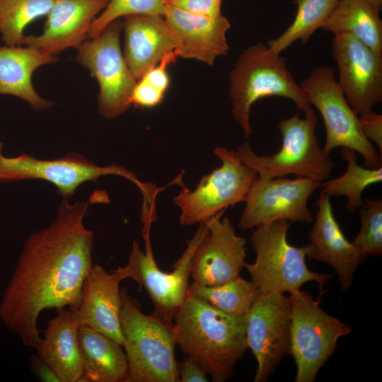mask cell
Masks as SVG:
<instances>
[{
	"mask_svg": "<svg viewBox=\"0 0 382 382\" xmlns=\"http://www.w3.org/2000/svg\"><path fill=\"white\" fill-rule=\"evenodd\" d=\"M88 202L63 199L53 221L30 235L0 302V318L25 347L37 349L45 309L75 311L93 265L94 235L86 228Z\"/></svg>",
	"mask_w": 382,
	"mask_h": 382,
	"instance_id": "6da1fadb",
	"label": "cell"
},
{
	"mask_svg": "<svg viewBox=\"0 0 382 382\" xmlns=\"http://www.w3.org/2000/svg\"><path fill=\"white\" fill-rule=\"evenodd\" d=\"M177 345L215 382L233 375L248 348L245 316L224 313L207 301L188 296L173 319Z\"/></svg>",
	"mask_w": 382,
	"mask_h": 382,
	"instance_id": "7a4b0ae2",
	"label": "cell"
},
{
	"mask_svg": "<svg viewBox=\"0 0 382 382\" xmlns=\"http://www.w3.org/2000/svg\"><path fill=\"white\" fill-rule=\"evenodd\" d=\"M120 319L129 369L127 382H179L173 323L154 312L144 314L126 287L120 289Z\"/></svg>",
	"mask_w": 382,
	"mask_h": 382,
	"instance_id": "3957f363",
	"label": "cell"
},
{
	"mask_svg": "<svg viewBox=\"0 0 382 382\" xmlns=\"http://www.w3.org/2000/svg\"><path fill=\"white\" fill-rule=\"evenodd\" d=\"M280 54L258 42L243 51L229 74L232 115L245 137L253 132L250 124L251 107L263 98H288L303 111L310 107L305 93Z\"/></svg>",
	"mask_w": 382,
	"mask_h": 382,
	"instance_id": "277c9868",
	"label": "cell"
},
{
	"mask_svg": "<svg viewBox=\"0 0 382 382\" xmlns=\"http://www.w3.org/2000/svg\"><path fill=\"white\" fill-rule=\"evenodd\" d=\"M303 112L305 118L296 113L278 123L282 141L276 154L257 155L248 141L238 147L236 151L238 157L256 172L257 177L272 179L293 174L320 183L328 179L335 164L318 140L316 112L311 106Z\"/></svg>",
	"mask_w": 382,
	"mask_h": 382,
	"instance_id": "5b68a950",
	"label": "cell"
},
{
	"mask_svg": "<svg viewBox=\"0 0 382 382\" xmlns=\"http://www.w3.org/2000/svg\"><path fill=\"white\" fill-rule=\"evenodd\" d=\"M155 219L154 212L149 209L141 211L145 252L141 250L138 243L134 241L128 263L122 268L127 279L135 281L140 290L143 287L146 290L154 306V313L173 323L175 313L189 295V279L193 257L209 233L211 219L199 224L195 235L187 241L184 252L173 265L170 272L161 271L154 257L150 228Z\"/></svg>",
	"mask_w": 382,
	"mask_h": 382,
	"instance_id": "8992f818",
	"label": "cell"
},
{
	"mask_svg": "<svg viewBox=\"0 0 382 382\" xmlns=\"http://www.w3.org/2000/svg\"><path fill=\"white\" fill-rule=\"evenodd\" d=\"M291 223L277 220L256 227L250 243L256 254L252 264H245L251 282L262 294L300 290L303 284L316 282L322 290L332 274L311 271L306 263V245L296 247L287 241Z\"/></svg>",
	"mask_w": 382,
	"mask_h": 382,
	"instance_id": "52a82bcc",
	"label": "cell"
},
{
	"mask_svg": "<svg viewBox=\"0 0 382 382\" xmlns=\"http://www.w3.org/2000/svg\"><path fill=\"white\" fill-rule=\"evenodd\" d=\"M289 354L296 366L295 382H313L337 347V340L352 328L327 313L308 291L290 294Z\"/></svg>",
	"mask_w": 382,
	"mask_h": 382,
	"instance_id": "ba28073f",
	"label": "cell"
},
{
	"mask_svg": "<svg viewBox=\"0 0 382 382\" xmlns=\"http://www.w3.org/2000/svg\"><path fill=\"white\" fill-rule=\"evenodd\" d=\"M214 154L221 166L203 176L193 190L180 185L182 190L173 198L180 209V224L194 225L209 220L226 208L245 202L257 174L245 164L236 151L217 147Z\"/></svg>",
	"mask_w": 382,
	"mask_h": 382,
	"instance_id": "9c48e42d",
	"label": "cell"
},
{
	"mask_svg": "<svg viewBox=\"0 0 382 382\" xmlns=\"http://www.w3.org/2000/svg\"><path fill=\"white\" fill-rule=\"evenodd\" d=\"M123 177L134 183L147 202L153 201L160 189L141 182L136 175L125 166L112 163L100 166L76 153L52 160L36 158L27 154L16 157L2 156L0 161V181L42 180L52 183L63 199L72 197L83 183L97 180L105 175Z\"/></svg>",
	"mask_w": 382,
	"mask_h": 382,
	"instance_id": "30bf717a",
	"label": "cell"
},
{
	"mask_svg": "<svg viewBox=\"0 0 382 382\" xmlns=\"http://www.w3.org/2000/svg\"><path fill=\"white\" fill-rule=\"evenodd\" d=\"M300 86L323 119L326 137L323 149L326 154L337 147L349 148L362 156L366 168L381 166V156L361 132L359 115L348 103L331 67L313 68Z\"/></svg>",
	"mask_w": 382,
	"mask_h": 382,
	"instance_id": "8fae6325",
	"label": "cell"
},
{
	"mask_svg": "<svg viewBox=\"0 0 382 382\" xmlns=\"http://www.w3.org/2000/svg\"><path fill=\"white\" fill-rule=\"evenodd\" d=\"M122 28V22L115 20L77 48L76 61L98 82V112L108 119L117 117L129 108L137 83L120 49Z\"/></svg>",
	"mask_w": 382,
	"mask_h": 382,
	"instance_id": "7c38bea8",
	"label": "cell"
},
{
	"mask_svg": "<svg viewBox=\"0 0 382 382\" xmlns=\"http://www.w3.org/2000/svg\"><path fill=\"white\" fill-rule=\"evenodd\" d=\"M247 345L255 357V382H265L289 354L290 301L277 291L260 294L245 315Z\"/></svg>",
	"mask_w": 382,
	"mask_h": 382,
	"instance_id": "4fadbf2b",
	"label": "cell"
},
{
	"mask_svg": "<svg viewBox=\"0 0 382 382\" xmlns=\"http://www.w3.org/2000/svg\"><path fill=\"white\" fill-rule=\"evenodd\" d=\"M320 185V182L300 177H257L238 227L246 230L277 220L312 223L314 217L308 200Z\"/></svg>",
	"mask_w": 382,
	"mask_h": 382,
	"instance_id": "5bb4252c",
	"label": "cell"
},
{
	"mask_svg": "<svg viewBox=\"0 0 382 382\" xmlns=\"http://www.w3.org/2000/svg\"><path fill=\"white\" fill-rule=\"evenodd\" d=\"M332 54L340 86L359 115L382 101V57L348 33L335 34Z\"/></svg>",
	"mask_w": 382,
	"mask_h": 382,
	"instance_id": "9a60e30c",
	"label": "cell"
},
{
	"mask_svg": "<svg viewBox=\"0 0 382 382\" xmlns=\"http://www.w3.org/2000/svg\"><path fill=\"white\" fill-rule=\"evenodd\" d=\"M224 212L210 219L209 233L195 253L190 278L196 284H221L240 276L245 266L246 241L228 217L221 219Z\"/></svg>",
	"mask_w": 382,
	"mask_h": 382,
	"instance_id": "2e32d148",
	"label": "cell"
},
{
	"mask_svg": "<svg viewBox=\"0 0 382 382\" xmlns=\"http://www.w3.org/2000/svg\"><path fill=\"white\" fill-rule=\"evenodd\" d=\"M127 279L122 267L111 272L93 264L82 286L78 308L73 311L80 326L91 328L124 347L120 325V282Z\"/></svg>",
	"mask_w": 382,
	"mask_h": 382,
	"instance_id": "e0dca14e",
	"label": "cell"
},
{
	"mask_svg": "<svg viewBox=\"0 0 382 382\" xmlns=\"http://www.w3.org/2000/svg\"><path fill=\"white\" fill-rule=\"evenodd\" d=\"M318 206L313 225L308 233V260L326 262L335 270L342 290L352 284L358 266L366 256L344 235L337 223L330 202V197L320 192L316 201Z\"/></svg>",
	"mask_w": 382,
	"mask_h": 382,
	"instance_id": "ac0fdd59",
	"label": "cell"
},
{
	"mask_svg": "<svg viewBox=\"0 0 382 382\" xmlns=\"http://www.w3.org/2000/svg\"><path fill=\"white\" fill-rule=\"evenodd\" d=\"M110 0H55L40 35L25 36L23 44L55 55L83 44L97 15Z\"/></svg>",
	"mask_w": 382,
	"mask_h": 382,
	"instance_id": "d6986e66",
	"label": "cell"
},
{
	"mask_svg": "<svg viewBox=\"0 0 382 382\" xmlns=\"http://www.w3.org/2000/svg\"><path fill=\"white\" fill-rule=\"evenodd\" d=\"M163 17L175 37L178 57L212 65L228 52L226 33L231 25L224 16H204L166 4Z\"/></svg>",
	"mask_w": 382,
	"mask_h": 382,
	"instance_id": "ffe728a7",
	"label": "cell"
},
{
	"mask_svg": "<svg viewBox=\"0 0 382 382\" xmlns=\"http://www.w3.org/2000/svg\"><path fill=\"white\" fill-rule=\"evenodd\" d=\"M123 18L124 57L138 80L165 54L175 50L176 42L163 16L132 15Z\"/></svg>",
	"mask_w": 382,
	"mask_h": 382,
	"instance_id": "44dd1931",
	"label": "cell"
},
{
	"mask_svg": "<svg viewBox=\"0 0 382 382\" xmlns=\"http://www.w3.org/2000/svg\"><path fill=\"white\" fill-rule=\"evenodd\" d=\"M80 325L73 311L64 308L47 323L37 355L60 382H83V363L79 342Z\"/></svg>",
	"mask_w": 382,
	"mask_h": 382,
	"instance_id": "7402d4cb",
	"label": "cell"
},
{
	"mask_svg": "<svg viewBox=\"0 0 382 382\" xmlns=\"http://www.w3.org/2000/svg\"><path fill=\"white\" fill-rule=\"evenodd\" d=\"M58 60L26 46L0 47V95H12L28 102L35 110L50 108L53 103L41 98L34 89L32 75L38 67Z\"/></svg>",
	"mask_w": 382,
	"mask_h": 382,
	"instance_id": "603a6c76",
	"label": "cell"
},
{
	"mask_svg": "<svg viewBox=\"0 0 382 382\" xmlns=\"http://www.w3.org/2000/svg\"><path fill=\"white\" fill-rule=\"evenodd\" d=\"M83 363V382H127L128 362L123 347L106 335L86 326L79 329Z\"/></svg>",
	"mask_w": 382,
	"mask_h": 382,
	"instance_id": "cb8c5ba5",
	"label": "cell"
},
{
	"mask_svg": "<svg viewBox=\"0 0 382 382\" xmlns=\"http://www.w3.org/2000/svg\"><path fill=\"white\" fill-rule=\"evenodd\" d=\"M378 11L366 0H339L321 29L348 33L382 57V21Z\"/></svg>",
	"mask_w": 382,
	"mask_h": 382,
	"instance_id": "d4e9b609",
	"label": "cell"
},
{
	"mask_svg": "<svg viewBox=\"0 0 382 382\" xmlns=\"http://www.w3.org/2000/svg\"><path fill=\"white\" fill-rule=\"evenodd\" d=\"M342 156L347 163L340 176L320 183L321 192L329 197L345 196L347 199L345 210L354 214L364 205L362 194L370 185L382 181V167L364 168L359 165L357 152L349 148L341 149Z\"/></svg>",
	"mask_w": 382,
	"mask_h": 382,
	"instance_id": "484cf974",
	"label": "cell"
},
{
	"mask_svg": "<svg viewBox=\"0 0 382 382\" xmlns=\"http://www.w3.org/2000/svg\"><path fill=\"white\" fill-rule=\"evenodd\" d=\"M189 293L203 299L221 311L242 316L247 314L252 304L261 294L251 281H247L241 276L212 286L192 282L190 285Z\"/></svg>",
	"mask_w": 382,
	"mask_h": 382,
	"instance_id": "4316f807",
	"label": "cell"
},
{
	"mask_svg": "<svg viewBox=\"0 0 382 382\" xmlns=\"http://www.w3.org/2000/svg\"><path fill=\"white\" fill-rule=\"evenodd\" d=\"M339 0H295L297 11L292 23L267 45L272 51L282 53L294 42L306 44L315 31L320 28L333 11Z\"/></svg>",
	"mask_w": 382,
	"mask_h": 382,
	"instance_id": "83f0119b",
	"label": "cell"
},
{
	"mask_svg": "<svg viewBox=\"0 0 382 382\" xmlns=\"http://www.w3.org/2000/svg\"><path fill=\"white\" fill-rule=\"evenodd\" d=\"M55 0H0V33L6 45L21 46L25 28L47 16Z\"/></svg>",
	"mask_w": 382,
	"mask_h": 382,
	"instance_id": "f1b7e54d",
	"label": "cell"
},
{
	"mask_svg": "<svg viewBox=\"0 0 382 382\" xmlns=\"http://www.w3.org/2000/svg\"><path fill=\"white\" fill-rule=\"evenodd\" d=\"M164 0H110L93 21L88 33L89 39L98 36L112 21L132 15H164Z\"/></svg>",
	"mask_w": 382,
	"mask_h": 382,
	"instance_id": "f546056e",
	"label": "cell"
},
{
	"mask_svg": "<svg viewBox=\"0 0 382 382\" xmlns=\"http://www.w3.org/2000/svg\"><path fill=\"white\" fill-rule=\"evenodd\" d=\"M359 214L361 228L352 243L366 256L382 253V201L366 198Z\"/></svg>",
	"mask_w": 382,
	"mask_h": 382,
	"instance_id": "4dcf8cb0",
	"label": "cell"
},
{
	"mask_svg": "<svg viewBox=\"0 0 382 382\" xmlns=\"http://www.w3.org/2000/svg\"><path fill=\"white\" fill-rule=\"evenodd\" d=\"M166 5L204 16L221 15L222 0H164Z\"/></svg>",
	"mask_w": 382,
	"mask_h": 382,
	"instance_id": "1f68e13d",
	"label": "cell"
},
{
	"mask_svg": "<svg viewBox=\"0 0 382 382\" xmlns=\"http://www.w3.org/2000/svg\"><path fill=\"white\" fill-rule=\"evenodd\" d=\"M138 80L139 81L136 83L131 95V105L149 108L161 103L165 93L154 87L142 79Z\"/></svg>",
	"mask_w": 382,
	"mask_h": 382,
	"instance_id": "d6a6232c",
	"label": "cell"
},
{
	"mask_svg": "<svg viewBox=\"0 0 382 382\" xmlns=\"http://www.w3.org/2000/svg\"><path fill=\"white\" fill-rule=\"evenodd\" d=\"M361 131L371 142H374L382 153V115L374 110L359 115Z\"/></svg>",
	"mask_w": 382,
	"mask_h": 382,
	"instance_id": "836d02e7",
	"label": "cell"
},
{
	"mask_svg": "<svg viewBox=\"0 0 382 382\" xmlns=\"http://www.w3.org/2000/svg\"><path fill=\"white\" fill-rule=\"evenodd\" d=\"M179 382H207V373L194 359L187 357L178 365Z\"/></svg>",
	"mask_w": 382,
	"mask_h": 382,
	"instance_id": "e575fe53",
	"label": "cell"
},
{
	"mask_svg": "<svg viewBox=\"0 0 382 382\" xmlns=\"http://www.w3.org/2000/svg\"><path fill=\"white\" fill-rule=\"evenodd\" d=\"M30 369L37 378L43 382H60L52 369L37 354H32L29 359Z\"/></svg>",
	"mask_w": 382,
	"mask_h": 382,
	"instance_id": "d590c367",
	"label": "cell"
},
{
	"mask_svg": "<svg viewBox=\"0 0 382 382\" xmlns=\"http://www.w3.org/2000/svg\"><path fill=\"white\" fill-rule=\"evenodd\" d=\"M374 6L378 11L382 8V0H366Z\"/></svg>",
	"mask_w": 382,
	"mask_h": 382,
	"instance_id": "8d00e7d4",
	"label": "cell"
},
{
	"mask_svg": "<svg viewBox=\"0 0 382 382\" xmlns=\"http://www.w3.org/2000/svg\"><path fill=\"white\" fill-rule=\"evenodd\" d=\"M2 148H3V144L0 141V161L3 156L1 154Z\"/></svg>",
	"mask_w": 382,
	"mask_h": 382,
	"instance_id": "74e56055",
	"label": "cell"
}]
</instances>
